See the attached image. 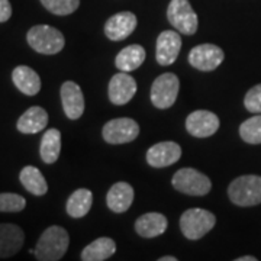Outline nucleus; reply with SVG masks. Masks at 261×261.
I'll list each match as a JSON object with an SVG mask.
<instances>
[{
	"label": "nucleus",
	"instance_id": "nucleus-1",
	"mask_svg": "<svg viewBox=\"0 0 261 261\" xmlns=\"http://www.w3.org/2000/svg\"><path fill=\"white\" fill-rule=\"evenodd\" d=\"M70 245V235L63 226L53 225L39 237L35 258L39 261H58L65 255Z\"/></svg>",
	"mask_w": 261,
	"mask_h": 261
},
{
	"label": "nucleus",
	"instance_id": "nucleus-2",
	"mask_svg": "<svg viewBox=\"0 0 261 261\" xmlns=\"http://www.w3.org/2000/svg\"><path fill=\"white\" fill-rule=\"evenodd\" d=\"M228 196L233 205L250 207L261 203V176L245 174L231 181Z\"/></svg>",
	"mask_w": 261,
	"mask_h": 261
},
{
	"label": "nucleus",
	"instance_id": "nucleus-3",
	"mask_svg": "<svg viewBox=\"0 0 261 261\" xmlns=\"http://www.w3.org/2000/svg\"><path fill=\"white\" fill-rule=\"evenodd\" d=\"M27 41L34 51L44 56L58 54L65 45L64 35L54 27L35 25L27 34Z\"/></svg>",
	"mask_w": 261,
	"mask_h": 261
},
{
	"label": "nucleus",
	"instance_id": "nucleus-4",
	"mask_svg": "<svg viewBox=\"0 0 261 261\" xmlns=\"http://www.w3.org/2000/svg\"><path fill=\"white\" fill-rule=\"evenodd\" d=\"M215 224H216V216L212 212L200 207L187 209L180 216V229L187 240L192 241L203 238L206 233L211 232Z\"/></svg>",
	"mask_w": 261,
	"mask_h": 261
},
{
	"label": "nucleus",
	"instance_id": "nucleus-5",
	"mask_svg": "<svg viewBox=\"0 0 261 261\" xmlns=\"http://www.w3.org/2000/svg\"><path fill=\"white\" fill-rule=\"evenodd\" d=\"M173 187L189 196H206L212 190V181L206 174L195 168H180L171 178Z\"/></svg>",
	"mask_w": 261,
	"mask_h": 261
},
{
	"label": "nucleus",
	"instance_id": "nucleus-6",
	"mask_svg": "<svg viewBox=\"0 0 261 261\" xmlns=\"http://www.w3.org/2000/svg\"><path fill=\"white\" fill-rule=\"evenodd\" d=\"M170 25L183 35H193L197 31V15L189 0H171L167 8Z\"/></svg>",
	"mask_w": 261,
	"mask_h": 261
},
{
	"label": "nucleus",
	"instance_id": "nucleus-7",
	"mask_svg": "<svg viewBox=\"0 0 261 261\" xmlns=\"http://www.w3.org/2000/svg\"><path fill=\"white\" fill-rule=\"evenodd\" d=\"M178 89L180 82L174 73H164L159 75L151 87V102L157 109H168L177 100Z\"/></svg>",
	"mask_w": 261,
	"mask_h": 261
},
{
	"label": "nucleus",
	"instance_id": "nucleus-8",
	"mask_svg": "<svg viewBox=\"0 0 261 261\" xmlns=\"http://www.w3.org/2000/svg\"><path fill=\"white\" fill-rule=\"evenodd\" d=\"M102 135L108 144H126L138 138L140 125L130 118H118L105 123Z\"/></svg>",
	"mask_w": 261,
	"mask_h": 261
},
{
	"label": "nucleus",
	"instance_id": "nucleus-9",
	"mask_svg": "<svg viewBox=\"0 0 261 261\" xmlns=\"http://www.w3.org/2000/svg\"><path fill=\"white\" fill-rule=\"evenodd\" d=\"M224 58L222 48L215 44H200L192 48L189 53L190 65L200 71H214L222 64Z\"/></svg>",
	"mask_w": 261,
	"mask_h": 261
},
{
	"label": "nucleus",
	"instance_id": "nucleus-10",
	"mask_svg": "<svg viewBox=\"0 0 261 261\" xmlns=\"http://www.w3.org/2000/svg\"><path fill=\"white\" fill-rule=\"evenodd\" d=\"M135 93H137V82L129 73L121 71L111 79L108 86V96L113 105L122 106L129 103Z\"/></svg>",
	"mask_w": 261,
	"mask_h": 261
},
{
	"label": "nucleus",
	"instance_id": "nucleus-11",
	"mask_svg": "<svg viewBox=\"0 0 261 261\" xmlns=\"http://www.w3.org/2000/svg\"><path fill=\"white\" fill-rule=\"evenodd\" d=\"M221 126L219 118L209 111H195L186 119L187 132L195 138H207L212 137Z\"/></svg>",
	"mask_w": 261,
	"mask_h": 261
},
{
	"label": "nucleus",
	"instance_id": "nucleus-12",
	"mask_svg": "<svg viewBox=\"0 0 261 261\" xmlns=\"http://www.w3.org/2000/svg\"><path fill=\"white\" fill-rule=\"evenodd\" d=\"M181 157V147L174 141H164L147 151V163L151 167L163 168L177 163Z\"/></svg>",
	"mask_w": 261,
	"mask_h": 261
},
{
	"label": "nucleus",
	"instance_id": "nucleus-13",
	"mask_svg": "<svg viewBox=\"0 0 261 261\" xmlns=\"http://www.w3.org/2000/svg\"><path fill=\"white\" fill-rule=\"evenodd\" d=\"M181 49V37L176 31H163L157 38L155 58L160 65H171Z\"/></svg>",
	"mask_w": 261,
	"mask_h": 261
},
{
	"label": "nucleus",
	"instance_id": "nucleus-14",
	"mask_svg": "<svg viewBox=\"0 0 261 261\" xmlns=\"http://www.w3.org/2000/svg\"><path fill=\"white\" fill-rule=\"evenodd\" d=\"M138 19L132 12H119L106 20L105 34L111 41H123L135 31Z\"/></svg>",
	"mask_w": 261,
	"mask_h": 261
},
{
	"label": "nucleus",
	"instance_id": "nucleus-15",
	"mask_svg": "<svg viewBox=\"0 0 261 261\" xmlns=\"http://www.w3.org/2000/svg\"><path fill=\"white\" fill-rule=\"evenodd\" d=\"M61 103L65 116L71 121L79 119L84 112V96L80 86L71 80L64 82L61 86Z\"/></svg>",
	"mask_w": 261,
	"mask_h": 261
},
{
	"label": "nucleus",
	"instance_id": "nucleus-16",
	"mask_svg": "<svg viewBox=\"0 0 261 261\" xmlns=\"http://www.w3.org/2000/svg\"><path fill=\"white\" fill-rule=\"evenodd\" d=\"M25 243V233L15 224H0V258L18 254Z\"/></svg>",
	"mask_w": 261,
	"mask_h": 261
},
{
	"label": "nucleus",
	"instance_id": "nucleus-17",
	"mask_svg": "<svg viewBox=\"0 0 261 261\" xmlns=\"http://www.w3.org/2000/svg\"><path fill=\"white\" fill-rule=\"evenodd\" d=\"M134 196L135 193H134V189L129 183L118 181L109 189V192L106 195V205L115 214H123L132 205Z\"/></svg>",
	"mask_w": 261,
	"mask_h": 261
},
{
	"label": "nucleus",
	"instance_id": "nucleus-18",
	"mask_svg": "<svg viewBox=\"0 0 261 261\" xmlns=\"http://www.w3.org/2000/svg\"><path fill=\"white\" fill-rule=\"evenodd\" d=\"M48 113L41 106H32L27 112H23L22 116H19L16 122V128L20 134H38L44 130L48 125Z\"/></svg>",
	"mask_w": 261,
	"mask_h": 261
},
{
	"label": "nucleus",
	"instance_id": "nucleus-19",
	"mask_svg": "<svg viewBox=\"0 0 261 261\" xmlns=\"http://www.w3.org/2000/svg\"><path fill=\"white\" fill-rule=\"evenodd\" d=\"M167 218L159 212H148L140 216L135 222V231L142 238H155L166 232Z\"/></svg>",
	"mask_w": 261,
	"mask_h": 261
},
{
	"label": "nucleus",
	"instance_id": "nucleus-20",
	"mask_svg": "<svg viewBox=\"0 0 261 261\" xmlns=\"http://www.w3.org/2000/svg\"><path fill=\"white\" fill-rule=\"evenodd\" d=\"M12 82L19 92L27 96H35L41 90V79L35 70L28 65H18L12 71Z\"/></svg>",
	"mask_w": 261,
	"mask_h": 261
},
{
	"label": "nucleus",
	"instance_id": "nucleus-21",
	"mask_svg": "<svg viewBox=\"0 0 261 261\" xmlns=\"http://www.w3.org/2000/svg\"><path fill=\"white\" fill-rule=\"evenodd\" d=\"M145 57H147V54H145L144 47L132 44V45H128L118 53V56L115 58V65L121 71L130 73V71L140 68L141 65L144 64Z\"/></svg>",
	"mask_w": 261,
	"mask_h": 261
},
{
	"label": "nucleus",
	"instance_id": "nucleus-22",
	"mask_svg": "<svg viewBox=\"0 0 261 261\" xmlns=\"http://www.w3.org/2000/svg\"><path fill=\"white\" fill-rule=\"evenodd\" d=\"M115 251H116V244L112 238L102 237L86 245L80 257L83 261H105L109 260Z\"/></svg>",
	"mask_w": 261,
	"mask_h": 261
},
{
	"label": "nucleus",
	"instance_id": "nucleus-23",
	"mask_svg": "<svg viewBox=\"0 0 261 261\" xmlns=\"http://www.w3.org/2000/svg\"><path fill=\"white\" fill-rule=\"evenodd\" d=\"M92 203H93V193L89 189H77L68 197L65 211L68 216L80 219L89 214V211L92 209Z\"/></svg>",
	"mask_w": 261,
	"mask_h": 261
},
{
	"label": "nucleus",
	"instance_id": "nucleus-24",
	"mask_svg": "<svg viewBox=\"0 0 261 261\" xmlns=\"http://www.w3.org/2000/svg\"><path fill=\"white\" fill-rule=\"evenodd\" d=\"M19 180L22 186L34 196H44L48 192V183L41 170L34 166H27L20 170Z\"/></svg>",
	"mask_w": 261,
	"mask_h": 261
},
{
	"label": "nucleus",
	"instance_id": "nucleus-25",
	"mask_svg": "<svg viewBox=\"0 0 261 261\" xmlns=\"http://www.w3.org/2000/svg\"><path fill=\"white\" fill-rule=\"evenodd\" d=\"M61 152V132L58 129H48L39 145V155L45 164H54Z\"/></svg>",
	"mask_w": 261,
	"mask_h": 261
},
{
	"label": "nucleus",
	"instance_id": "nucleus-26",
	"mask_svg": "<svg viewBox=\"0 0 261 261\" xmlns=\"http://www.w3.org/2000/svg\"><path fill=\"white\" fill-rule=\"evenodd\" d=\"M240 137L247 144H261V113L251 116L240 125Z\"/></svg>",
	"mask_w": 261,
	"mask_h": 261
},
{
	"label": "nucleus",
	"instance_id": "nucleus-27",
	"mask_svg": "<svg viewBox=\"0 0 261 261\" xmlns=\"http://www.w3.org/2000/svg\"><path fill=\"white\" fill-rule=\"evenodd\" d=\"M42 6L58 16H67L74 13L80 6V0H41Z\"/></svg>",
	"mask_w": 261,
	"mask_h": 261
},
{
	"label": "nucleus",
	"instance_id": "nucleus-28",
	"mask_svg": "<svg viewBox=\"0 0 261 261\" xmlns=\"http://www.w3.org/2000/svg\"><path fill=\"white\" fill-rule=\"evenodd\" d=\"M27 206L25 197L18 193H0V212H20Z\"/></svg>",
	"mask_w": 261,
	"mask_h": 261
},
{
	"label": "nucleus",
	"instance_id": "nucleus-29",
	"mask_svg": "<svg viewBox=\"0 0 261 261\" xmlns=\"http://www.w3.org/2000/svg\"><path fill=\"white\" fill-rule=\"evenodd\" d=\"M244 106L248 112L261 113V84L250 89L244 97Z\"/></svg>",
	"mask_w": 261,
	"mask_h": 261
},
{
	"label": "nucleus",
	"instance_id": "nucleus-30",
	"mask_svg": "<svg viewBox=\"0 0 261 261\" xmlns=\"http://www.w3.org/2000/svg\"><path fill=\"white\" fill-rule=\"evenodd\" d=\"M12 16V6L9 0H0V23L9 20Z\"/></svg>",
	"mask_w": 261,
	"mask_h": 261
},
{
	"label": "nucleus",
	"instance_id": "nucleus-31",
	"mask_svg": "<svg viewBox=\"0 0 261 261\" xmlns=\"http://www.w3.org/2000/svg\"><path fill=\"white\" fill-rule=\"evenodd\" d=\"M235 261H257V258L251 257V255H245V257H238Z\"/></svg>",
	"mask_w": 261,
	"mask_h": 261
},
{
	"label": "nucleus",
	"instance_id": "nucleus-32",
	"mask_svg": "<svg viewBox=\"0 0 261 261\" xmlns=\"http://www.w3.org/2000/svg\"><path fill=\"white\" fill-rule=\"evenodd\" d=\"M159 261H177V257H173V255H166V257H161Z\"/></svg>",
	"mask_w": 261,
	"mask_h": 261
}]
</instances>
